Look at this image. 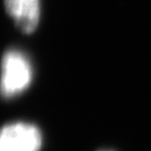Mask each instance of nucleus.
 Instances as JSON below:
<instances>
[{
    "label": "nucleus",
    "mask_w": 151,
    "mask_h": 151,
    "mask_svg": "<svg viewBox=\"0 0 151 151\" xmlns=\"http://www.w3.org/2000/svg\"><path fill=\"white\" fill-rule=\"evenodd\" d=\"M104 151H109V150H104Z\"/></svg>",
    "instance_id": "20e7f679"
},
{
    "label": "nucleus",
    "mask_w": 151,
    "mask_h": 151,
    "mask_svg": "<svg viewBox=\"0 0 151 151\" xmlns=\"http://www.w3.org/2000/svg\"><path fill=\"white\" fill-rule=\"evenodd\" d=\"M43 131L28 121H12L0 128V151H42Z\"/></svg>",
    "instance_id": "f03ea898"
},
{
    "label": "nucleus",
    "mask_w": 151,
    "mask_h": 151,
    "mask_svg": "<svg viewBox=\"0 0 151 151\" xmlns=\"http://www.w3.org/2000/svg\"><path fill=\"white\" fill-rule=\"evenodd\" d=\"M32 80V65L27 57L19 50L7 52L1 62V96L11 99L22 94L30 85Z\"/></svg>",
    "instance_id": "f257e3e1"
},
{
    "label": "nucleus",
    "mask_w": 151,
    "mask_h": 151,
    "mask_svg": "<svg viewBox=\"0 0 151 151\" xmlns=\"http://www.w3.org/2000/svg\"><path fill=\"white\" fill-rule=\"evenodd\" d=\"M6 9L17 27L24 32H32L40 18V0H5Z\"/></svg>",
    "instance_id": "7ed1b4c3"
}]
</instances>
